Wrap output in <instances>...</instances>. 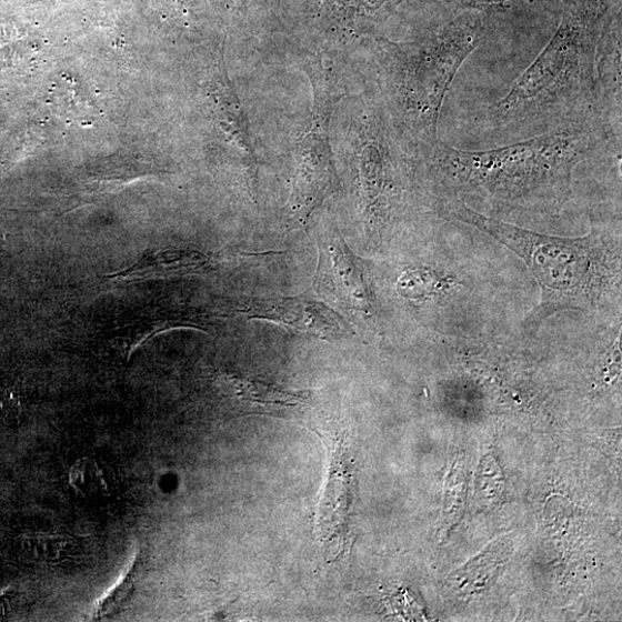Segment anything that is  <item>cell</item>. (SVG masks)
<instances>
[{
	"label": "cell",
	"mask_w": 622,
	"mask_h": 622,
	"mask_svg": "<svg viewBox=\"0 0 622 622\" xmlns=\"http://www.w3.org/2000/svg\"><path fill=\"white\" fill-rule=\"evenodd\" d=\"M606 14L600 0H565L553 37L533 64L478 117L480 134L508 144L588 124L609 131L596 71Z\"/></svg>",
	"instance_id": "obj_1"
},
{
	"label": "cell",
	"mask_w": 622,
	"mask_h": 622,
	"mask_svg": "<svg viewBox=\"0 0 622 622\" xmlns=\"http://www.w3.org/2000/svg\"><path fill=\"white\" fill-rule=\"evenodd\" d=\"M611 143L601 124H588L484 150H462L439 141L425 151L441 197L495 210L549 209L572 194L573 172Z\"/></svg>",
	"instance_id": "obj_2"
},
{
	"label": "cell",
	"mask_w": 622,
	"mask_h": 622,
	"mask_svg": "<svg viewBox=\"0 0 622 622\" xmlns=\"http://www.w3.org/2000/svg\"><path fill=\"white\" fill-rule=\"evenodd\" d=\"M441 217L473 227L506 245L532 271L541 302L525 320L535 333L550 317L564 310H595L620 295V239L594 227L578 239L523 230L476 211L460 200L439 197Z\"/></svg>",
	"instance_id": "obj_3"
},
{
	"label": "cell",
	"mask_w": 622,
	"mask_h": 622,
	"mask_svg": "<svg viewBox=\"0 0 622 622\" xmlns=\"http://www.w3.org/2000/svg\"><path fill=\"white\" fill-rule=\"evenodd\" d=\"M485 13L461 12L422 41L390 49L403 120L424 150L440 141L443 104L463 62L483 39Z\"/></svg>",
	"instance_id": "obj_4"
},
{
	"label": "cell",
	"mask_w": 622,
	"mask_h": 622,
	"mask_svg": "<svg viewBox=\"0 0 622 622\" xmlns=\"http://www.w3.org/2000/svg\"><path fill=\"white\" fill-rule=\"evenodd\" d=\"M315 288L360 324L375 325L378 308L358 258L337 232L319 239Z\"/></svg>",
	"instance_id": "obj_5"
},
{
	"label": "cell",
	"mask_w": 622,
	"mask_h": 622,
	"mask_svg": "<svg viewBox=\"0 0 622 622\" xmlns=\"http://www.w3.org/2000/svg\"><path fill=\"white\" fill-rule=\"evenodd\" d=\"M249 320H263L329 341L348 338L347 323L327 304L304 297L248 299L239 310Z\"/></svg>",
	"instance_id": "obj_6"
},
{
	"label": "cell",
	"mask_w": 622,
	"mask_h": 622,
	"mask_svg": "<svg viewBox=\"0 0 622 622\" xmlns=\"http://www.w3.org/2000/svg\"><path fill=\"white\" fill-rule=\"evenodd\" d=\"M363 134L358 158L361 202L368 220L380 221L389 213L393 194V149L384 131L378 128H365Z\"/></svg>",
	"instance_id": "obj_7"
},
{
	"label": "cell",
	"mask_w": 622,
	"mask_h": 622,
	"mask_svg": "<svg viewBox=\"0 0 622 622\" xmlns=\"http://www.w3.org/2000/svg\"><path fill=\"white\" fill-rule=\"evenodd\" d=\"M622 14L608 11L596 50V71L602 113L606 128L621 140L622 116Z\"/></svg>",
	"instance_id": "obj_8"
},
{
	"label": "cell",
	"mask_w": 622,
	"mask_h": 622,
	"mask_svg": "<svg viewBox=\"0 0 622 622\" xmlns=\"http://www.w3.org/2000/svg\"><path fill=\"white\" fill-rule=\"evenodd\" d=\"M218 264H220V258L194 251V249H161V251L146 254L133 265L110 274L108 279L133 282V280L198 274L207 272Z\"/></svg>",
	"instance_id": "obj_9"
},
{
	"label": "cell",
	"mask_w": 622,
	"mask_h": 622,
	"mask_svg": "<svg viewBox=\"0 0 622 622\" xmlns=\"http://www.w3.org/2000/svg\"><path fill=\"white\" fill-rule=\"evenodd\" d=\"M217 385L222 393L248 409L264 411L265 413H287L304 407L307 395L292 392L260 379L222 373L217 378Z\"/></svg>",
	"instance_id": "obj_10"
},
{
	"label": "cell",
	"mask_w": 622,
	"mask_h": 622,
	"mask_svg": "<svg viewBox=\"0 0 622 622\" xmlns=\"http://www.w3.org/2000/svg\"><path fill=\"white\" fill-rule=\"evenodd\" d=\"M203 322L202 319L185 313H172L160 318L146 319L117 330L111 339V344L123 360L129 361L136 351L152 337L179 328L202 330Z\"/></svg>",
	"instance_id": "obj_11"
},
{
	"label": "cell",
	"mask_w": 622,
	"mask_h": 622,
	"mask_svg": "<svg viewBox=\"0 0 622 622\" xmlns=\"http://www.w3.org/2000/svg\"><path fill=\"white\" fill-rule=\"evenodd\" d=\"M69 484L79 495L88 500H100L111 492L107 465L91 457L80 458L71 465Z\"/></svg>",
	"instance_id": "obj_12"
},
{
	"label": "cell",
	"mask_w": 622,
	"mask_h": 622,
	"mask_svg": "<svg viewBox=\"0 0 622 622\" xmlns=\"http://www.w3.org/2000/svg\"><path fill=\"white\" fill-rule=\"evenodd\" d=\"M27 550L42 564L58 565L73 553L77 540L67 534L37 533L24 538Z\"/></svg>",
	"instance_id": "obj_13"
},
{
	"label": "cell",
	"mask_w": 622,
	"mask_h": 622,
	"mask_svg": "<svg viewBox=\"0 0 622 622\" xmlns=\"http://www.w3.org/2000/svg\"><path fill=\"white\" fill-rule=\"evenodd\" d=\"M141 565L139 552L123 576L109 590V593L99 602L93 618L103 619L118 613L134 593L137 578Z\"/></svg>",
	"instance_id": "obj_14"
},
{
	"label": "cell",
	"mask_w": 622,
	"mask_h": 622,
	"mask_svg": "<svg viewBox=\"0 0 622 622\" xmlns=\"http://www.w3.org/2000/svg\"><path fill=\"white\" fill-rule=\"evenodd\" d=\"M435 280L432 273L421 270L404 272L399 279L398 290L408 299H422L434 291Z\"/></svg>",
	"instance_id": "obj_15"
},
{
	"label": "cell",
	"mask_w": 622,
	"mask_h": 622,
	"mask_svg": "<svg viewBox=\"0 0 622 622\" xmlns=\"http://www.w3.org/2000/svg\"><path fill=\"white\" fill-rule=\"evenodd\" d=\"M455 12H489L502 8L512 0H435Z\"/></svg>",
	"instance_id": "obj_16"
},
{
	"label": "cell",
	"mask_w": 622,
	"mask_h": 622,
	"mask_svg": "<svg viewBox=\"0 0 622 622\" xmlns=\"http://www.w3.org/2000/svg\"><path fill=\"white\" fill-rule=\"evenodd\" d=\"M12 593L10 590L0 591V620H3L11 606Z\"/></svg>",
	"instance_id": "obj_17"
},
{
	"label": "cell",
	"mask_w": 622,
	"mask_h": 622,
	"mask_svg": "<svg viewBox=\"0 0 622 622\" xmlns=\"http://www.w3.org/2000/svg\"><path fill=\"white\" fill-rule=\"evenodd\" d=\"M600 3L606 11L622 8V0H600Z\"/></svg>",
	"instance_id": "obj_18"
}]
</instances>
